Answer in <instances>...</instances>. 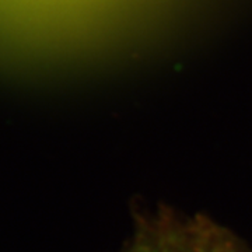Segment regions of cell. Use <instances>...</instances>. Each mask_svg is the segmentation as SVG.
Listing matches in <instances>:
<instances>
[{
    "mask_svg": "<svg viewBox=\"0 0 252 252\" xmlns=\"http://www.w3.org/2000/svg\"><path fill=\"white\" fill-rule=\"evenodd\" d=\"M124 252H252L234 235L202 217L160 212L144 216Z\"/></svg>",
    "mask_w": 252,
    "mask_h": 252,
    "instance_id": "obj_1",
    "label": "cell"
}]
</instances>
